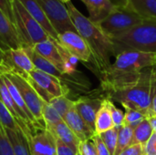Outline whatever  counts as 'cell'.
Here are the masks:
<instances>
[{
    "mask_svg": "<svg viewBox=\"0 0 156 155\" xmlns=\"http://www.w3.org/2000/svg\"><path fill=\"white\" fill-rule=\"evenodd\" d=\"M47 130L48 132H50V133L55 137V139L59 140L60 142L66 143L67 145L70 146L71 148H73L79 152L80 141L73 133V132L69 128V126L64 122V121L60 122L59 123H58Z\"/></svg>",
    "mask_w": 156,
    "mask_h": 155,
    "instance_id": "obj_20",
    "label": "cell"
},
{
    "mask_svg": "<svg viewBox=\"0 0 156 155\" xmlns=\"http://www.w3.org/2000/svg\"><path fill=\"white\" fill-rule=\"evenodd\" d=\"M144 22L145 20L143 17L126 5L115 6L110 15L97 25L111 38Z\"/></svg>",
    "mask_w": 156,
    "mask_h": 155,
    "instance_id": "obj_6",
    "label": "cell"
},
{
    "mask_svg": "<svg viewBox=\"0 0 156 155\" xmlns=\"http://www.w3.org/2000/svg\"><path fill=\"white\" fill-rule=\"evenodd\" d=\"M13 1L14 0H0V9L13 23Z\"/></svg>",
    "mask_w": 156,
    "mask_h": 155,
    "instance_id": "obj_37",
    "label": "cell"
},
{
    "mask_svg": "<svg viewBox=\"0 0 156 155\" xmlns=\"http://www.w3.org/2000/svg\"><path fill=\"white\" fill-rule=\"evenodd\" d=\"M56 146H57V155H79V152L66 143L60 142L56 139Z\"/></svg>",
    "mask_w": 156,
    "mask_h": 155,
    "instance_id": "obj_35",
    "label": "cell"
},
{
    "mask_svg": "<svg viewBox=\"0 0 156 155\" xmlns=\"http://www.w3.org/2000/svg\"><path fill=\"white\" fill-rule=\"evenodd\" d=\"M79 155H80V153H79Z\"/></svg>",
    "mask_w": 156,
    "mask_h": 155,
    "instance_id": "obj_45",
    "label": "cell"
},
{
    "mask_svg": "<svg viewBox=\"0 0 156 155\" xmlns=\"http://www.w3.org/2000/svg\"><path fill=\"white\" fill-rule=\"evenodd\" d=\"M22 48L14 24L0 9V48L5 52Z\"/></svg>",
    "mask_w": 156,
    "mask_h": 155,
    "instance_id": "obj_14",
    "label": "cell"
},
{
    "mask_svg": "<svg viewBox=\"0 0 156 155\" xmlns=\"http://www.w3.org/2000/svg\"><path fill=\"white\" fill-rule=\"evenodd\" d=\"M0 125L4 129H9L12 131H21V128L7 110L2 100L0 99Z\"/></svg>",
    "mask_w": 156,
    "mask_h": 155,
    "instance_id": "obj_28",
    "label": "cell"
},
{
    "mask_svg": "<svg viewBox=\"0 0 156 155\" xmlns=\"http://www.w3.org/2000/svg\"><path fill=\"white\" fill-rule=\"evenodd\" d=\"M61 2H63L64 4H66V3H68V2H69L70 0H60Z\"/></svg>",
    "mask_w": 156,
    "mask_h": 155,
    "instance_id": "obj_44",
    "label": "cell"
},
{
    "mask_svg": "<svg viewBox=\"0 0 156 155\" xmlns=\"http://www.w3.org/2000/svg\"><path fill=\"white\" fill-rule=\"evenodd\" d=\"M66 6L77 32L85 40L91 52L93 64L101 74L103 73L112 65V58L116 56L112 39L97 24H94L89 17L83 16L71 1L66 3Z\"/></svg>",
    "mask_w": 156,
    "mask_h": 155,
    "instance_id": "obj_2",
    "label": "cell"
},
{
    "mask_svg": "<svg viewBox=\"0 0 156 155\" xmlns=\"http://www.w3.org/2000/svg\"><path fill=\"white\" fill-rule=\"evenodd\" d=\"M149 121H150V122H151V124H152V126H153L154 131L156 132V117L149 118Z\"/></svg>",
    "mask_w": 156,
    "mask_h": 155,
    "instance_id": "obj_42",
    "label": "cell"
},
{
    "mask_svg": "<svg viewBox=\"0 0 156 155\" xmlns=\"http://www.w3.org/2000/svg\"><path fill=\"white\" fill-rule=\"evenodd\" d=\"M58 44L72 57L82 62H92L91 52L79 33L73 31H67L58 35Z\"/></svg>",
    "mask_w": 156,
    "mask_h": 155,
    "instance_id": "obj_10",
    "label": "cell"
},
{
    "mask_svg": "<svg viewBox=\"0 0 156 155\" xmlns=\"http://www.w3.org/2000/svg\"><path fill=\"white\" fill-rule=\"evenodd\" d=\"M120 128L114 127L104 132H101L100 135L101 139L102 140L103 143L106 145L107 149L109 150L111 155L115 154L116 146H117V139H118V132Z\"/></svg>",
    "mask_w": 156,
    "mask_h": 155,
    "instance_id": "obj_30",
    "label": "cell"
},
{
    "mask_svg": "<svg viewBox=\"0 0 156 155\" xmlns=\"http://www.w3.org/2000/svg\"><path fill=\"white\" fill-rule=\"evenodd\" d=\"M103 100L93 98H80L75 101V109L89 128L95 132V121L98 111Z\"/></svg>",
    "mask_w": 156,
    "mask_h": 155,
    "instance_id": "obj_15",
    "label": "cell"
},
{
    "mask_svg": "<svg viewBox=\"0 0 156 155\" xmlns=\"http://www.w3.org/2000/svg\"><path fill=\"white\" fill-rule=\"evenodd\" d=\"M42 119H43L46 129H48L63 121V119L58 113V111L49 103H47V102H45L43 106Z\"/></svg>",
    "mask_w": 156,
    "mask_h": 155,
    "instance_id": "obj_27",
    "label": "cell"
},
{
    "mask_svg": "<svg viewBox=\"0 0 156 155\" xmlns=\"http://www.w3.org/2000/svg\"><path fill=\"white\" fill-rule=\"evenodd\" d=\"M145 119H148L147 116L141 111L134 110H126V112L124 113L123 124L128 125L134 130V128L137 127Z\"/></svg>",
    "mask_w": 156,
    "mask_h": 155,
    "instance_id": "obj_31",
    "label": "cell"
},
{
    "mask_svg": "<svg viewBox=\"0 0 156 155\" xmlns=\"http://www.w3.org/2000/svg\"><path fill=\"white\" fill-rule=\"evenodd\" d=\"M111 39L116 55L127 50L156 54V23L145 21Z\"/></svg>",
    "mask_w": 156,
    "mask_h": 155,
    "instance_id": "obj_4",
    "label": "cell"
},
{
    "mask_svg": "<svg viewBox=\"0 0 156 155\" xmlns=\"http://www.w3.org/2000/svg\"><path fill=\"white\" fill-rule=\"evenodd\" d=\"M23 6L26 8V10L31 15V16L37 21V23L43 27V29L47 32V34L49 36L50 38L58 41V35L49 23L48 17L46 16L45 13L43 12L42 8L38 5V3L36 0H18Z\"/></svg>",
    "mask_w": 156,
    "mask_h": 155,
    "instance_id": "obj_18",
    "label": "cell"
},
{
    "mask_svg": "<svg viewBox=\"0 0 156 155\" xmlns=\"http://www.w3.org/2000/svg\"><path fill=\"white\" fill-rule=\"evenodd\" d=\"M0 73L5 75L16 86L22 100H24L25 104L27 105V109L29 110L35 120L38 122L39 125L45 128V124L42 119V110L45 101L38 96L29 81L26 78L2 68H0Z\"/></svg>",
    "mask_w": 156,
    "mask_h": 155,
    "instance_id": "obj_7",
    "label": "cell"
},
{
    "mask_svg": "<svg viewBox=\"0 0 156 155\" xmlns=\"http://www.w3.org/2000/svg\"><path fill=\"white\" fill-rule=\"evenodd\" d=\"M4 129V128H3ZM5 133L12 146L15 155H31L29 142L21 131H12L4 129Z\"/></svg>",
    "mask_w": 156,
    "mask_h": 155,
    "instance_id": "obj_22",
    "label": "cell"
},
{
    "mask_svg": "<svg viewBox=\"0 0 156 155\" xmlns=\"http://www.w3.org/2000/svg\"><path fill=\"white\" fill-rule=\"evenodd\" d=\"M144 155H156V132L144 145Z\"/></svg>",
    "mask_w": 156,
    "mask_h": 155,
    "instance_id": "obj_39",
    "label": "cell"
},
{
    "mask_svg": "<svg viewBox=\"0 0 156 155\" xmlns=\"http://www.w3.org/2000/svg\"><path fill=\"white\" fill-rule=\"evenodd\" d=\"M156 67V54L136 50L122 51L101 74V87L105 92L116 90L137 82L144 69Z\"/></svg>",
    "mask_w": 156,
    "mask_h": 155,
    "instance_id": "obj_1",
    "label": "cell"
},
{
    "mask_svg": "<svg viewBox=\"0 0 156 155\" xmlns=\"http://www.w3.org/2000/svg\"><path fill=\"white\" fill-rule=\"evenodd\" d=\"M31 155H57L55 137L47 129L38 130L29 139Z\"/></svg>",
    "mask_w": 156,
    "mask_h": 155,
    "instance_id": "obj_13",
    "label": "cell"
},
{
    "mask_svg": "<svg viewBox=\"0 0 156 155\" xmlns=\"http://www.w3.org/2000/svg\"><path fill=\"white\" fill-rule=\"evenodd\" d=\"M32 48L38 55L46 58L51 64H53L64 75L72 74L74 72L75 68L69 65L65 60L60 51V45L58 41L49 38L48 40L36 44Z\"/></svg>",
    "mask_w": 156,
    "mask_h": 155,
    "instance_id": "obj_11",
    "label": "cell"
},
{
    "mask_svg": "<svg viewBox=\"0 0 156 155\" xmlns=\"http://www.w3.org/2000/svg\"><path fill=\"white\" fill-rule=\"evenodd\" d=\"M49 23L58 33L60 35L67 31L77 32V29L70 18L66 5L60 0H36ZM78 33V32H77Z\"/></svg>",
    "mask_w": 156,
    "mask_h": 155,
    "instance_id": "obj_9",
    "label": "cell"
},
{
    "mask_svg": "<svg viewBox=\"0 0 156 155\" xmlns=\"http://www.w3.org/2000/svg\"><path fill=\"white\" fill-rule=\"evenodd\" d=\"M119 155H144V146L142 144H133Z\"/></svg>",
    "mask_w": 156,
    "mask_h": 155,
    "instance_id": "obj_38",
    "label": "cell"
},
{
    "mask_svg": "<svg viewBox=\"0 0 156 155\" xmlns=\"http://www.w3.org/2000/svg\"><path fill=\"white\" fill-rule=\"evenodd\" d=\"M127 6L145 21L156 23V0H128Z\"/></svg>",
    "mask_w": 156,
    "mask_h": 155,
    "instance_id": "obj_21",
    "label": "cell"
},
{
    "mask_svg": "<svg viewBox=\"0 0 156 155\" xmlns=\"http://www.w3.org/2000/svg\"><path fill=\"white\" fill-rule=\"evenodd\" d=\"M3 58H4V51L0 48V65L3 61Z\"/></svg>",
    "mask_w": 156,
    "mask_h": 155,
    "instance_id": "obj_43",
    "label": "cell"
},
{
    "mask_svg": "<svg viewBox=\"0 0 156 155\" xmlns=\"http://www.w3.org/2000/svg\"><path fill=\"white\" fill-rule=\"evenodd\" d=\"M155 80V67L146 69L137 82L116 90L106 92L107 98L112 101L121 103L125 110L141 111L148 118Z\"/></svg>",
    "mask_w": 156,
    "mask_h": 155,
    "instance_id": "obj_3",
    "label": "cell"
},
{
    "mask_svg": "<svg viewBox=\"0 0 156 155\" xmlns=\"http://www.w3.org/2000/svg\"><path fill=\"white\" fill-rule=\"evenodd\" d=\"M89 11V19L94 24L101 23L114 9L111 0H80Z\"/></svg>",
    "mask_w": 156,
    "mask_h": 155,
    "instance_id": "obj_19",
    "label": "cell"
},
{
    "mask_svg": "<svg viewBox=\"0 0 156 155\" xmlns=\"http://www.w3.org/2000/svg\"><path fill=\"white\" fill-rule=\"evenodd\" d=\"M79 153L80 155H99L91 140L80 143L79 147Z\"/></svg>",
    "mask_w": 156,
    "mask_h": 155,
    "instance_id": "obj_34",
    "label": "cell"
},
{
    "mask_svg": "<svg viewBox=\"0 0 156 155\" xmlns=\"http://www.w3.org/2000/svg\"><path fill=\"white\" fill-rule=\"evenodd\" d=\"M0 155H15L12 146L1 125H0Z\"/></svg>",
    "mask_w": 156,
    "mask_h": 155,
    "instance_id": "obj_33",
    "label": "cell"
},
{
    "mask_svg": "<svg viewBox=\"0 0 156 155\" xmlns=\"http://www.w3.org/2000/svg\"><path fill=\"white\" fill-rule=\"evenodd\" d=\"M152 117H156V80L154 83V92H153V96H152L150 109L148 111V119L152 118Z\"/></svg>",
    "mask_w": 156,
    "mask_h": 155,
    "instance_id": "obj_40",
    "label": "cell"
},
{
    "mask_svg": "<svg viewBox=\"0 0 156 155\" xmlns=\"http://www.w3.org/2000/svg\"><path fill=\"white\" fill-rule=\"evenodd\" d=\"M115 6H126L128 0H111Z\"/></svg>",
    "mask_w": 156,
    "mask_h": 155,
    "instance_id": "obj_41",
    "label": "cell"
},
{
    "mask_svg": "<svg viewBox=\"0 0 156 155\" xmlns=\"http://www.w3.org/2000/svg\"><path fill=\"white\" fill-rule=\"evenodd\" d=\"M25 48V50L28 54V56H29L35 69H37L38 70H41L43 72H46L48 74H50L52 76H55V77L60 79H62L64 74L61 71H59L53 64H51L49 61H48L46 58H44L40 55H38L33 49V48L26 47V48Z\"/></svg>",
    "mask_w": 156,
    "mask_h": 155,
    "instance_id": "obj_23",
    "label": "cell"
},
{
    "mask_svg": "<svg viewBox=\"0 0 156 155\" xmlns=\"http://www.w3.org/2000/svg\"><path fill=\"white\" fill-rule=\"evenodd\" d=\"M154 132V131L149 119L144 120L133 130V144H142L144 146L153 135Z\"/></svg>",
    "mask_w": 156,
    "mask_h": 155,
    "instance_id": "obj_25",
    "label": "cell"
},
{
    "mask_svg": "<svg viewBox=\"0 0 156 155\" xmlns=\"http://www.w3.org/2000/svg\"><path fill=\"white\" fill-rule=\"evenodd\" d=\"M0 99L5 105L7 110L10 111V113L12 114L14 119L16 120V122H17L19 127L21 128L23 133L26 135V137L28 139V142H29V139L33 136V132L29 130V128L23 122L22 115H21L17 106L16 105L12 96L10 95V92L7 89V86L5 83V80H4L1 73H0Z\"/></svg>",
    "mask_w": 156,
    "mask_h": 155,
    "instance_id": "obj_17",
    "label": "cell"
},
{
    "mask_svg": "<svg viewBox=\"0 0 156 155\" xmlns=\"http://www.w3.org/2000/svg\"><path fill=\"white\" fill-rule=\"evenodd\" d=\"M38 96L47 103L53 98L66 96L69 90L62 80L55 76L34 69L26 78Z\"/></svg>",
    "mask_w": 156,
    "mask_h": 155,
    "instance_id": "obj_8",
    "label": "cell"
},
{
    "mask_svg": "<svg viewBox=\"0 0 156 155\" xmlns=\"http://www.w3.org/2000/svg\"><path fill=\"white\" fill-rule=\"evenodd\" d=\"M64 122L69 126V128L73 132V133L78 137L80 143L90 141L93 137L95 132H93L83 119L77 112L75 107L71 109L63 118Z\"/></svg>",
    "mask_w": 156,
    "mask_h": 155,
    "instance_id": "obj_16",
    "label": "cell"
},
{
    "mask_svg": "<svg viewBox=\"0 0 156 155\" xmlns=\"http://www.w3.org/2000/svg\"><path fill=\"white\" fill-rule=\"evenodd\" d=\"M48 103L58 111L62 119L71 109L75 107V101L69 100V98H67V96L53 98Z\"/></svg>",
    "mask_w": 156,
    "mask_h": 155,
    "instance_id": "obj_29",
    "label": "cell"
},
{
    "mask_svg": "<svg viewBox=\"0 0 156 155\" xmlns=\"http://www.w3.org/2000/svg\"><path fill=\"white\" fill-rule=\"evenodd\" d=\"M114 128V123L111 115V112L104 101L102 100V104L98 111L96 121H95V133L101 134L110 129Z\"/></svg>",
    "mask_w": 156,
    "mask_h": 155,
    "instance_id": "obj_24",
    "label": "cell"
},
{
    "mask_svg": "<svg viewBox=\"0 0 156 155\" xmlns=\"http://www.w3.org/2000/svg\"><path fill=\"white\" fill-rule=\"evenodd\" d=\"M133 129L128 125L123 124L118 132L117 146L115 154L119 155L127 147L133 145Z\"/></svg>",
    "mask_w": 156,
    "mask_h": 155,
    "instance_id": "obj_26",
    "label": "cell"
},
{
    "mask_svg": "<svg viewBox=\"0 0 156 155\" xmlns=\"http://www.w3.org/2000/svg\"><path fill=\"white\" fill-rule=\"evenodd\" d=\"M13 24L22 48H32L36 44L50 38L18 0L13 1Z\"/></svg>",
    "mask_w": 156,
    "mask_h": 155,
    "instance_id": "obj_5",
    "label": "cell"
},
{
    "mask_svg": "<svg viewBox=\"0 0 156 155\" xmlns=\"http://www.w3.org/2000/svg\"><path fill=\"white\" fill-rule=\"evenodd\" d=\"M91 141L93 142L94 145H95V148L97 150V153L99 155H111L109 150L107 149L106 145L103 143L102 140L101 139L100 135L99 134H94L93 137L91 138Z\"/></svg>",
    "mask_w": 156,
    "mask_h": 155,
    "instance_id": "obj_36",
    "label": "cell"
},
{
    "mask_svg": "<svg viewBox=\"0 0 156 155\" xmlns=\"http://www.w3.org/2000/svg\"><path fill=\"white\" fill-rule=\"evenodd\" d=\"M104 101L111 112V115H112V121L114 123V127L121 128L124 122V113L114 105L113 101H112L108 98H105Z\"/></svg>",
    "mask_w": 156,
    "mask_h": 155,
    "instance_id": "obj_32",
    "label": "cell"
},
{
    "mask_svg": "<svg viewBox=\"0 0 156 155\" xmlns=\"http://www.w3.org/2000/svg\"><path fill=\"white\" fill-rule=\"evenodd\" d=\"M0 68L13 71L24 78H27L35 69L28 54L23 48L4 52V58Z\"/></svg>",
    "mask_w": 156,
    "mask_h": 155,
    "instance_id": "obj_12",
    "label": "cell"
}]
</instances>
